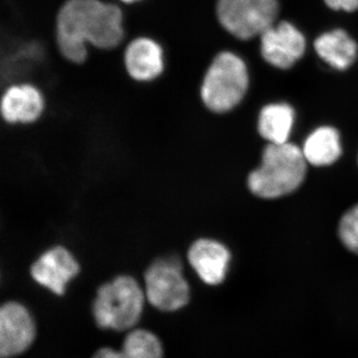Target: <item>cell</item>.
Wrapping results in <instances>:
<instances>
[{
	"mask_svg": "<svg viewBox=\"0 0 358 358\" xmlns=\"http://www.w3.org/2000/svg\"><path fill=\"white\" fill-rule=\"evenodd\" d=\"M124 34L122 13L115 4L101 0H68L59 10L57 44L70 62L83 63L88 44L100 49L115 48Z\"/></svg>",
	"mask_w": 358,
	"mask_h": 358,
	"instance_id": "1",
	"label": "cell"
},
{
	"mask_svg": "<svg viewBox=\"0 0 358 358\" xmlns=\"http://www.w3.org/2000/svg\"><path fill=\"white\" fill-rule=\"evenodd\" d=\"M307 160L303 150L288 141L268 143L262 164L248 178L250 192L264 199H275L296 192L305 180Z\"/></svg>",
	"mask_w": 358,
	"mask_h": 358,
	"instance_id": "2",
	"label": "cell"
},
{
	"mask_svg": "<svg viewBox=\"0 0 358 358\" xmlns=\"http://www.w3.org/2000/svg\"><path fill=\"white\" fill-rule=\"evenodd\" d=\"M248 86L244 61L232 52L224 51L216 55L205 73L200 95L212 112L226 113L243 100Z\"/></svg>",
	"mask_w": 358,
	"mask_h": 358,
	"instance_id": "3",
	"label": "cell"
},
{
	"mask_svg": "<svg viewBox=\"0 0 358 358\" xmlns=\"http://www.w3.org/2000/svg\"><path fill=\"white\" fill-rule=\"evenodd\" d=\"M145 294L140 284L128 275L115 278L96 293L93 313L102 329L127 331L138 324L143 313Z\"/></svg>",
	"mask_w": 358,
	"mask_h": 358,
	"instance_id": "4",
	"label": "cell"
},
{
	"mask_svg": "<svg viewBox=\"0 0 358 358\" xmlns=\"http://www.w3.org/2000/svg\"><path fill=\"white\" fill-rule=\"evenodd\" d=\"M216 14L226 31L238 39L261 36L279 14L277 0H218Z\"/></svg>",
	"mask_w": 358,
	"mask_h": 358,
	"instance_id": "5",
	"label": "cell"
},
{
	"mask_svg": "<svg viewBox=\"0 0 358 358\" xmlns=\"http://www.w3.org/2000/svg\"><path fill=\"white\" fill-rule=\"evenodd\" d=\"M145 281L148 301L160 310L174 312L189 301V286L178 259L155 261L145 272Z\"/></svg>",
	"mask_w": 358,
	"mask_h": 358,
	"instance_id": "6",
	"label": "cell"
},
{
	"mask_svg": "<svg viewBox=\"0 0 358 358\" xmlns=\"http://www.w3.org/2000/svg\"><path fill=\"white\" fill-rule=\"evenodd\" d=\"M260 37L263 58L279 69L293 67L307 46L303 33L287 21L274 23Z\"/></svg>",
	"mask_w": 358,
	"mask_h": 358,
	"instance_id": "7",
	"label": "cell"
},
{
	"mask_svg": "<svg viewBox=\"0 0 358 358\" xmlns=\"http://www.w3.org/2000/svg\"><path fill=\"white\" fill-rule=\"evenodd\" d=\"M36 327L24 306L9 301L0 307V358L15 357L34 341Z\"/></svg>",
	"mask_w": 358,
	"mask_h": 358,
	"instance_id": "8",
	"label": "cell"
},
{
	"mask_svg": "<svg viewBox=\"0 0 358 358\" xmlns=\"http://www.w3.org/2000/svg\"><path fill=\"white\" fill-rule=\"evenodd\" d=\"M79 271V264L74 256L64 247L58 246L44 252L33 263L30 274L40 286L61 296Z\"/></svg>",
	"mask_w": 358,
	"mask_h": 358,
	"instance_id": "9",
	"label": "cell"
},
{
	"mask_svg": "<svg viewBox=\"0 0 358 358\" xmlns=\"http://www.w3.org/2000/svg\"><path fill=\"white\" fill-rule=\"evenodd\" d=\"M188 261L206 284H221L227 274L230 252L215 240L200 239L192 244L188 251Z\"/></svg>",
	"mask_w": 358,
	"mask_h": 358,
	"instance_id": "10",
	"label": "cell"
},
{
	"mask_svg": "<svg viewBox=\"0 0 358 358\" xmlns=\"http://www.w3.org/2000/svg\"><path fill=\"white\" fill-rule=\"evenodd\" d=\"M44 99L31 85L9 88L0 101V115L8 124H31L41 117Z\"/></svg>",
	"mask_w": 358,
	"mask_h": 358,
	"instance_id": "11",
	"label": "cell"
},
{
	"mask_svg": "<svg viewBox=\"0 0 358 358\" xmlns=\"http://www.w3.org/2000/svg\"><path fill=\"white\" fill-rule=\"evenodd\" d=\"M124 66L129 76L136 81H152L164 71V52L155 40L134 39L124 52Z\"/></svg>",
	"mask_w": 358,
	"mask_h": 358,
	"instance_id": "12",
	"label": "cell"
},
{
	"mask_svg": "<svg viewBox=\"0 0 358 358\" xmlns=\"http://www.w3.org/2000/svg\"><path fill=\"white\" fill-rule=\"evenodd\" d=\"M315 50L324 62L336 70H346L355 63L358 47L343 29L326 32L315 41Z\"/></svg>",
	"mask_w": 358,
	"mask_h": 358,
	"instance_id": "13",
	"label": "cell"
},
{
	"mask_svg": "<svg viewBox=\"0 0 358 358\" xmlns=\"http://www.w3.org/2000/svg\"><path fill=\"white\" fill-rule=\"evenodd\" d=\"M303 154L308 164L315 166L333 164L341 155L338 131L331 127H320L308 136Z\"/></svg>",
	"mask_w": 358,
	"mask_h": 358,
	"instance_id": "14",
	"label": "cell"
},
{
	"mask_svg": "<svg viewBox=\"0 0 358 358\" xmlns=\"http://www.w3.org/2000/svg\"><path fill=\"white\" fill-rule=\"evenodd\" d=\"M294 122V110L288 103H271L259 115L258 129L270 143L288 141Z\"/></svg>",
	"mask_w": 358,
	"mask_h": 358,
	"instance_id": "15",
	"label": "cell"
},
{
	"mask_svg": "<svg viewBox=\"0 0 358 358\" xmlns=\"http://www.w3.org/2000/svg\"><path fill=\"white\" fill-rule=\"evenodd\" d=\"M159 339L145 329H136L124 339L122 350L102 348L94 358H162Z\"/></svg>",
	"mask_w": 358,
	"mask_h": 358,
	"instance_id": "16",
	"label": "cell"
},
{
	"mask_svg": "<svg viewBox=\"0 0 358 358\" xmlns=\"http://www.w3.org/2000/svg\"><path fill=\"white\" fill-rule=\"evenodd\" d=\"M338 235L346 248L358 255V204L350 208L341 218Z\"/></svg>",
	"mask_w": 358,
	"mask_h": 358,
	"instance_id": "17",
	"label": "cell"
},
{
	"mask_svg": "<svg viewBox=\"0 0 358 358\" xmlns=\"http://www.w3.org/2000/svg\"><path fill=\"white\" fill-rule=\"evenodd\" d=\"M324 2L334 10L352 13L358 9V0H324Z\"/></svg>",
	"mask_w": 358,
	"mask_h": 358,
	"instance_id": "18",
	"label": "cell"
},
{
	"mask_svg": "<svg viewBox=\"0 0 358 358\" xmlns=\"http://www.w3.org/2000/svg\"><path fill=\"white\" fill-rule=\"evenodd\" d=\"M122 1L127 2V3H131V2L138 1V0H122Z\"/></svg>",
	"mask_w": 358,
	"mask_h": 358,
	"instance_id": "19",
	"label": "cell"
}]
</instances>
